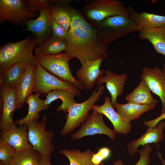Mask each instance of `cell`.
<instances>
[{"mask_svg": "<svg viewBox=\"0 0 165 165\" xmlns=\"http://www.w3.org/2000/svg\"><path fill=\"white\" fill-rule=\"evenodd\" d=\"M2 104L0 122L1 131L7 130L15 124L13 118L16 108V88L0 90Z\"/></svg>", "mask_w": 165, "mask_h": 165, "instance_id": "18", "label": "cell"}, {"mask_svg": "<svg viewBox=\"0 0 165 165\" xmlns=\"http://www.w3.org/2000/svg\"><path fill=\"white\" fill-rule=\"evenodd\" d=\"M66 41L65 52L72 58H77L82 66L87 61L108 56V45L101 42L96 29L87 21L80 24L71 22Z\"/></svg>", "mask_w": 165, "mask_h": 165, "instance_id": "1", "label": "cell"}, {"mask_svg": "<svg viewBox=\"0 0 165 165\" xmlns=\"http://www.w3.org/2000/svg\"><path fill=\"white\" fill-rule=\"evenodd\" d=\"M38 46L36 37L31 35L20 41L9 42L2 46L0 49V72L17 63L35 64L33 51Z\"/></svg>", "mask_w": 165, "mask_h": 165, "instance_id": "3", "label": "cell"}, {"mask_svg": "<svg viewBox=\"0 0 165 165\" xmlns=\"http://www.w3.org/2000/svg\"><path fill=\"white\" fill-rule=\"evenodd\" d=\"M150 90L160 97L162 104L161 114L165 113V72L158 66L145 67L140 75Z\"/></svg>", "mask_w": 165, "mask_h": 165, "instance_id": "12", "label": "cell"}, {"mask_svg": "<svg viewBox=\"0 0 165 165\" xmlns=\"http://www.w3.org/2000/svg\"><path fill=\"white\" fill-rule=\"evenodd\" d=\"M111 152V150L109 148L104 147L99 148L97 152L103 158L104 160H105L110 156Z\"/></svg>", "mask_w": 165, "mask_h": 165, "instance_id": "37", "label": "cell"}, {"mask_svg": "<svg viewBox=\"0 0 165 165\" xmlns=\"http://www.w3.org/2000/svg\"><path fill=\"white\" fill-rule=\"evenodd\" d=\"M93 110L92 113L89 115L82 124L80 128L72 135V138L77 140L86 136L103 134L115 140L116 133L114 129L110 128L105 124L104 120L103 115Z\"/></svg>", "mask_w": 165, "mask_h": 165, "instance_id": "10", "label": "cell"}, {"mask_svg": "<svg viewBox=\"0 0 165 165\" xmlns=\"http://www.w3.org/2000/svg\"><path fill=\"white\" fill-rule=\"evenodd\" d=\"M98 165H105L103 162H101ZM113 165H124V163L121 160H119L114 162Z\"/></svg>", "mask_w": 165, "mask_h": 165, "instance_id": "39", "label": "cell"}, {"mask_svg": "<svg viewBox=\"0 0 165 165\" xmlns=\"http://www.w3.org/2000/svg\"><path fill=\"white\" fill-rule=\"evenodd\" d=\"M163 70L165 72V63L163 65Z\"/></svg>", "mask_w": 165, "mask_h": 165, "instance_id": "41", "label": "cell"}, {"mask_svg": "<svg viewBox=\"0 0 165 165\" xmlns=\"http://www.w3.org/2000/svg\"><path fill=\"white\" fill-rule=\"evenodd\" d=\"M36 64L29 65L16 88V108L21 109L27 98L33 92Z\"/></svg>", "mask_w": 165, "mask_h": 165, "instance_id": "21", "label": "cell"}, {"mask_svg": "<svg viewBox=\"0 0 165 165\" xmlns=\"http://www.w3.org/2000/svg\"><path fill=\"white\" fill-rule=\"evenodd\" d=\"M17 152L16 149L0 138V165H4Z\"/></svg>", "mask_w": 165, "mask_h": 165, "instance_id": "31", "label": "cell"}, {"mask_svg": "<svg viewBox=\"0 0 165 165\" xmlns=\"http://www.w3.org/2000/svg\"><path fill=\"white\" fill-rule=\"evenodd\" d=\"M33 64L28 62L17 63L0 72V90L16 88L28 67Z\"/></svg>", "mask_w": 165, "mask_h": 165, "instance_id": "19", "label": "cell"}, {"mask_svg": "<svg viewBox=\"0 0 165 165\" xmlns=\"http://www.w3.org/2000/svg\"><path fill=\"white\" fill-rule=\"evenodd\" d=\"M60 152L68 158L69 165H94L92 158L96 152L90 149L82 152L78 149L71 150L64 149L60 151Z\"/></svg>", "mask_w": 165, "mask_h": 165, "instance_id": "29", "label": "cell"}, {"mask_svg": "<svg viewBox=\"0 0 165 165\" xmlns=\"http://www.w3.org/2000/svg\"><path fill=\"white\" fill-rule=\"evenodd\" d=\"M147 83L141 80L139 85L125 97L128 103L143 105H156L158 102L151 94Z\"/></svg>", "mask_w": 165, "mask_h": 165, "instance_id": "25", "label": "cell"}, {"mask_svg": "<svg viewBox=\"0 0 165 165\" xmlns=\"http://www.w3.org/2000/svg\"><path fill=\"white\" fill-rule=\"evenodd\" d=\"M80 10L88 22L100 21L116 15L130 17L128 8L117 0H94L86 4Z\"/></svg>", "mask_w": 165, "mask_h": 165, "instance_id": "4", "label": "cell"}, {"mask_svg": "<svg viewBox=\"0 0 165 165\" xmlns=\"http://www.w3.org/2000/svg\"><path fill=\"white\" fill-rule=\"evenodd\" d=\"M35 61L44 69L64 81L73 84L79 89H84V86L73 75L69 61L72 58L66 53L53 55H35Z\"/></svg>", "mask_w": 165, "mask_h": 165, "instance_id": "5", "label": "cell"}, {"mask_svg": "<svg viewBox=\"0 0 165 165\" xmlns=\"http://www.w3.org/2000/svg\"><path fill=\"white\" fill-rule=\"evenodd\" d=\"M38 13L39 15L37 18L31 19L27 22L25 30L35 35L38 46H39L45 42L52 35L50 5L42 9Z\"/></svg>", "mask_w": 165, "mask_h": 165, "instance_id": "11", "label": "cell"}, {"mask_svg": "<svg viewBox=\"0 0 165 165\" xmlns=\"http://www.w3.org/2000/svg\"><path fill=\"white\" fill-rule=\"evenodd\" d=\"M89 23L96 29L98 38L105 45L137 31L136 23L130 17L124 15H116Z\"/></svg>", "mask_w": 165, "mask_h": 165, "instance_id": "2", "label": "cell"}, {"mask_svg": "<svg viewBox=\"0 0 165 165\" xmlns=\"http://www.w3.org/2000/svg\"><path fill=\"white\" fill-rule=\"evenodd\" d=\"M1 136L17 152L33 148L29 142L28 128L26 125L18 127L15 123L7 130L1 131Z\"/></svg>", "mask_w": 165, "mask_h": 165, "instance_id": "15", "label": "cell"}, {"mask_svg": "<svg viewBox=\"0 0 165 165\" xmlns=\"http://www.w3.org/2000/svg\"><path fill=\"white\" fill-rule=\"evenodd\" d=\"M33 92L47 94L55 90H68L81 96L79 89L72 83L63 80L50 73L42 67L35 61Z\"/></svg>", "mask_w": 165, "mask_h": 165, "instance_id": "8", "label": "cell"}, {"mask_svg": "<svg viewBox=\"0 0 165 165\" xmlns=\"http://www.w3.org/2000/svg\"><path fill=\"white\" fill-rule=\"evenodd\" d=\"M104 58L87 61L77 70L76 76L87 90H90L97 81L105 73L106 70L100 69Z\"/></svg>", "mask_w": 165, "mask_h": 165, "instance_id": "13", "label": "cell"}, {"mask_svg": "<svg viewBox=\"0 0 165 165\" xmlns=\"http://www.w3.org/2000/svg\"><path fill=\"white\" fill-rule=\"evenodd\" d=\"M38 163V165H51L50 156H41Z\"/></svg>", "mask_w": 165, "mask_h": 165, "instance_id": "38", "label": "cell"}, {"mask_svg": "<svg viewBox=\"0 0 165 165\" xmlns=\"http://www.w3.org/2000/svg\"><path fill=\"white\" fill-rule=\"evenodd\" d=\"M152 149V147L149 144L145 145L142 149H139L138 152L140 153V157L134 165H149L151 160L150 154Z\"/></svg>", "mask_w": 165, "mask_h": 165, "instance_id": "33", "label": "cell"}, {"mask_svg": "<svg viewBox=\"0 0 165 165\" xmlns=\"http://www.w3.org/2000/svg\"><path fill=\"white\" fill-rule=\"evenodd\" d=\"M165 123L161 121L155 127H149L146 132L139 138L134 140L128 143V152L132 156L137 152L138 147L140 145L144 147L145 145L154 143L155 145L163 140L164 138L163 130Z\"/></svg>", "mask_w": 165, "mask_h": 165, "instance_id": "17", "label": "cell"}, {"mask_svg": "<svg viewBox=\"0 0 165 165\" xmlns=\"http://www.w3.org/2000/svg\"><path fill=\"white\" fill-rule=\"evenodd\" d=\"M27 2L29 10L35 14H37V11L50 5V0H28Z\"/></svg>", "mask_w": 165, "mask_h": 165, "instance_id": "34", "label": "cell"}, {"mask_svg": "<svg viewBox=\"0 0 165 165\" xmlns=\"http://www.w3.org/2000/svg\"><path fill=\"white\" fill-rule=\"evenodd\" d=\"M41 155L33 148L17 152L4 165H35Z\"/></svg>", "mask_w": 165, "mask_h": 165, "instance_id": "28", "label": "cell"}, {"mask_svg": "<svg viewBox=\"0 0 165 165\" xmlns=\"http://www.w3.org/2000/svg\"><path fill=\"white\" fill-rule=\"evenodd\" d=\"M73 1L72 0H50V2L52 4L57 6L68 7L71 5L70 4Z\"/></svg>", "mask_w": 165, "mask_h": 165, "instance_id": "36", "label": "cell"}, {"mask_svg": "<svg viewBox=\"0 0 165 165\" xmlns=\"http://www.w3.org/2000/svg\"><path fill=\"white\" fill-rule=\"evenodd\" d=\"M35 165H38V163H37Z\"/></svg>", "mask_w": 165, "mask_h": 165, "instance_id": "42", "label": "cell"}, {"mask_svg": "<svg viewBox=\"0 0 165 165\" xmlns=\"http://www.w3.org/2000/svg\"><path fill=\"white\" fill-rule=\"evenodd\" d=\"M138 31L140 39L148 40L157 53L165 56V27L148 28Z\"/></svg>", "mask_w": 165, "mask_h": 165, "instance_id": "22", "label": "cell"}, {"mask_svg": "<svg viewBox=\"0 0 165 165\" xmlns=\"http://www.w3.org/2000/svg\"><path fill=\"white\" fill-rule=\"evenodd\" d=\"M165 119V113L161 114L158 117L150 120H145L144 124L147 127H155L160 122Z\"/></svg>", "mask_w": 165, "mask_h": 165, "instance_id": "35", "label": "cell"}, {"mask_svg": "<svg viewBox=\"0 0 165 165\" xmlns=\"http://www.w3.org/2000/svg\"><path fill=\"white\" fill-rule=\"evenodd\" d=\"M47 117L44 116L40 121L32 120L26 124L28 128L29 142L33 148L41 156H50L54 150L53 143L54 133L52 130H46Z\"/></svg>", "mask_w": 165, "mask_h": 165, "instance_id": "7", "label": "cell"}, {"mask_svg": "<svg viewBox=\"0 0 165 165\" xmlns=\"http://www.w3.org/2000/svg\"><path fill=\"white\" fill-rule=\"evenodd\" d=\"M50 27L52 36L59 39L66 40L68 32L52 17L50 22Z\"/></svg>", "mask_w": 165, "mask_h": 165, "instance_id": "32", "label": "cell"}, {"mask_svg": "<svg viewBox=\"0 0 165 165\" xmlns=\"http://www.w3.org/2000/svg\"><path fill=\"white\" fill-rule=\"evenodd\" d=\"M40 95L38 93L32 94L27 98L25 103L28 105V113L23 118L16 121V124L21 127L32 120L37 119L39 117L40 111L49 108V106L45 105L44 100L39 97Z\"/></svg>", "mask_w": 165, "mask_h": 165, "instance_id": "24", "label": "cell"}, {"mask_svg": "<svg viewBox=\"0 0 165 165\" xmlns=\"http://www.w3.org/2000/svg\"><path fill=\"white\" fill-rule=\"evenodd\" d=\"M157 154L159 159L161 161L163 165H165V160L163 159L161 154L158 151L157 152Z\"/></svg>", "mask_w": 165, "mask_h": 165, "instance_id": "40", "label": "cell"}, {"mask_svg": "<svg viewBox=\"0 0 165 165\" xmlns=\"http://www.w3.org/2000/svg\"><path fill=\"white\" fill-rule=\"evenodd\" d=\"M105 74L104 76L97 81L96 88H98L102 84L106 83V87L111 96V103L114 108L117 104L118 96L121 95L124 92V86L127 76L126 73L117 74L109 69L106 70Z\"/></svg>", "mask_w": 165, "mask_h": 165, "instance_id": "16", "label": "cell"}, {"mask_svg": "<svg viewBox=\"0 0 165 165\" xmlns=\"http://www.w3.org/2000/svg\"><path fill=\"white\" fill-rule=\"evenodd\" d=\"M77 96L71 92L62 89L53 90L46 96V98L44 101L45 105L48 106L54 101L60 99L62 103L57 108L56 112L63 111L64 112H68L70 108L77 103L74 98Z\"/></svg>", "mask_w": 165, "mask_h": 165, "instance_id": "26", "label": "cell"}, {"mask_svg": "<svg viewBox=\"0 0 165 165\" xmlns=\"http://www.w3.org/2000/svg\"><path fill=\"white\" fill-rule=\"evenodd\" d=\"M52 17L67 32L70 26L72 16L69 8L50 5Z\"/></svg>", "mask_w": 165, "mask_h": 165, "instance_id": "30", "label": "cell"}, {"mask_svg": "<svg viewBox=\"0 0 165 165\" xmlns=\"http://www.w3.org/2000/svg\"><path fill=\"white\" fill-rule=\"evenodd\" d=\"M130 17L136 24L137 31L154 28L165 27V16L136 11L132 6L128 7Z\"/></svg>", "mask_w": 165, "mask_h": 165, "instance_id": "20", "label": "cell"}, {"mask_svg": "<svg viewBox=\"0 0 165 165\" xmlns=\"http://www.w3.org/2000/svg\"><path fill=\"white\" fill-rule=\"evenodd\" d=\"M67 48L66 40L51 36L44 43L34 50L35 55H53L60 53Z\"/></svg>", "mask_w": 165, "mask_h": 165, "instance_id": "27", "label": "cell"}, {"mask_svg": "<svg viewBox=\"0 0 165 165\" xmlns=\"http://www.w3.org/2000/svg\"><path fill=\"white\" fill-rule=\"evenodd\" d=\"M37 14L31 13L29 10L27 1L23 0H0V23L7 21L13 24H25Z\"/></svg>", "mask_w": 165, "mask_h": 165, "instance_id": "9", "label": "cell"}, {"mask_svg": "<svg viewBox=\"0 0 165 165\" xmlns=\"http://www.w3.org/2000/svg\"><path fill=\"white\" fill-rule=\"evenodd\" d=\"M105 87L101 85L96 88L86 100L73 105L69 109L66 118V121L60 134L64 136L74 129L81 126L89 116V112L94 104L103 94Z\"/></svg>", "mask_w": 165, "mask_h": 165, "instance_id": "6", "label": "cell"}, {"mask_svg": "<svg viewBox=\"0 0 165 165\" xmlns=\"http://www.w3.org/2000/svg\"><path fill=\"white\" fill-rule=\"evenodd\" d=\"M156 105H143L127 103L117 104L113 108L122 117L129 122L137 119L144 113L154 108Z\"/></svg>", "mask_w": 165, "mask_h": 165, "instance_id": "23", "label": "cell"}, {"mask_svg": "<svg viewBox=\"0 0 165 165\" xmlns=\"http://www.w3.org/2000/svg\"><path fill=\"white\" fill-rule=\"evenodd\" d=\"M104 103L100 106L94 105L92 109L105 116L112 123L117 134H127L132 129L130 122H128L115 110L112 106L109 96L105 97Z\"/></svg>", "mask_w": 165, "mask_h": 165, "instance_id": "14", "label": "cell"}]
</instances>
